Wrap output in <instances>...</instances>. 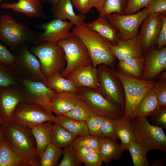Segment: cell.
Listing matches in <instances>:
<instances>
[{
  "mask_svg": "<svg viewBox=\"0 0 166 166\" xmlns=\"http://www.w3.org/2000/svg\"><path fill=\"white\" fill-rule=\"evenodd\" d=\"M5 137L13 151L28 166H39L36 144L31 129L12 120L1 126Z\"/></svg>",
  "mask_w": 166,
  "mask_h": 166,
  "instance_id": "obj_1",
  "label": "cell"
},
{
  "mask_svg": "<svg viewBox=\"0 0 166 166\" xmlns=\"http://www.w3.org/2000/svg\"><path fill=\"white\" fill-rule=\"evenodd\" d=\"M71 32L84 44L94 67L104 64L111 68L115 67L117 58L111 51L110 42L97 32L88 28L85 23L73 27Z\"/></svg>",
  "mask_w": 166,
  "mask_h": 166,
  "instance_id": "obj_2",
  "label": "cell"
},
{
  "mask_svg": "<svg viewBox=\"0 0 166 166\" xmlns=\"http://www.w3.org/2000/svg\"><path fill=\"white\" fill-rule=\"evenodd\" d=\"M123 86L125 95V107L123 116L130 120L136 116L138 105L141 100L152 88L154 80L146 81L130 77L118 68H112Z\"/></svg>",
  "mask_w": 166,
  "mask_h": 166,
  "instance_id": "obj_3",
  "label": "cell"
},
{
  "mask_svg": "<svg viewBox=\"0 0 166 166\" xmlns=\"http://www.w3.org/2000/svg\"><path fill=\"white\" fill-rule=\"evenodd\" d=\"M38 34L26 24L18 23L12 16H0V42L14 51L25 44L34 43Z\"/></svg>",
  "mask_w": 166,
  "mask_h": 166,
  "instance_id": "obj_4",
  "label": "cell"
},
{
  "mask_svg": "<svg viewBox=\"0 0 166 166\" xmlns=\"http://www.w3.org/2000/svg\"><path fill=\"white\" fill-rule=\"evenodd\" d=\"M131 121L136 141L145 150L166 152V136L161 128L151 124L146 117H136Z\"/></svg>",
  "mask_w": 166,
  "mask_h": 166,
  "instance_id": "obj_5",
  "label": "cell"
},
{
  "mask_svg": "<svg viewBox=\"0 0 166 166\" xmlns=\"http://www.w3.org/2000/svg\"><path fill=\"white\" fill-rule=\"evenodd\" d=\"M30 50L39 60L45 76L48 77L65 69L66 61L62 47L57 43L44 42L36 44Z\"/></svg>",
  "mask_w": 166,
  "mask_h": 166,
  "instance_id": "obj_6",
  "label": "cell"
},
{
  "mask_svg": "<svg viewBox=\"0 0 166 166\" xmlns=\"http://www.w3.org/2000/svg\"><path fill=\"white\" fill-rule=\"evenodd\" d=\"M98 91L106 98L121 108L124 112L125 95L123 86L112 68L104 64L97 67Z\"/></svg>",
  "mask_w": 166,
  "mask_h": 166,
  "instance_id": "obj_7",
  "label": "cell"
},
{
  "mask_svg": "<svg viewBox=\"0 0 166 166\" xmlns=\"http://www.w3.org/2000/svg\"><path fill=\"white\" fill-rule=\"evenodd\" d=\"M63 48L65 54L66 66L60 73L65 78L76 68L82 65L92 63L90 57L84 43L73 34L57 43Z\"/></svg>",
  "mask_w": 166,
  "mask_h": 166,
  "instance_id": "obj_8",
  "label": "cell"
},
{
  "mask_svg": "<svg viewBox=\"0 0 166 166\" xmlns=\"http://www.w3.org/2000/svg\"><path fill=\"white\" fill-rule=\"evenodd\" d=\"M29 44L23 45L14 51V68L23 78L33 81H42L46 77L42 72L38 58L29 49Z\"/></svg>",
  "mask_w": 166,
  "mask_h": 166,
  "instance_id": "obj_9",
  "label": "cell"
},
{
  "mask_svg": "<svg viewBox=\"0 0 166 166\" xmlns=\"http://www.w3.org/2000/svg\"><path fill=\"white\" fill-rule=\"evenodd\" d=\"M77 93L78 98L86 101L94 113L101 117L117 120L124 115V112L120 107L106 98L98 91L81 87Z\"/></svg>",
  "mask_w": 166,
  "mask_h": 166,
  "instance_id": "obj_10",
  "label": "cell"
},
{
  "mask_svg": "<svg viewBox=\"0 0 166 166\" xmlns=\"http://www.w3.org/2000/svg\"><path fill=\"white\" fill-rule=\"evenodd\" d=\"M149 13V8L146 7L136 13L129 14L113 13L106 16L110 23L117 29L118 38L125 40L138 34L142 22Z\"/></svg>",
  "mask_w": 166,
  "mask_h": 166,
  "instance_id": "obj_11",
  "label": "cell"
},
{
  "mask_svg": "<svg viewBox=\"0 0 166 166\" xmlns=\"http://www.w3.org/2000/svg\"><path fill=\"white\" fill-rule=\"evenodd\" d=\"M53 117L39 104L24 101L16 107L11 120L21 125L32 129L42 123L52 122Z\"/></svg>",
  "mask_w": 166,
  "mask_h": 166,
  "instance_id": "obj_12",
  "label": "cell"
},
{
  "mask_svg": "<svg viewBox=\"0 0 166 166\" xmlns=\"http://www.w3.org/2000/svg\"><path fill=\"white\" fill-rule=\"evenodd\" d=\"M25 101L36 103L42 106L51 117L52 114L51 103L56 93L41 81H33L22 78L20 86Z\"/></svg>",
  "mask_w": 166,
  "mask_h": 166,
  "instance_id": "obj_13",
  "label": "cell"
},
{
  "mask_svg": "<svg viewBox=\"0 0 166 166\" xmlns=\"http://www.w3.org/2000/svg\"><path fill=\"white\" fill-rule=\"evenodd\" d=\"M73 25L71 22L56 18L41 24L39 26L44 31L38 34L34 43L35 44L44 42L57 43L73 34L70 30Z\"/></svg>",
  "mask_w": 166,
  "mask_h": 166,
  "instance_id": "obj_14",
  "label": "cell"
},
{
  "mask_svg": "<svg viewBox=\"0 0 166 166\" xmlns=\"http://www.w3.org/2000/svg\"><path fill=\"white\" fill-rule=\"evenodd\" d=\"M162 23L160 14L151 13L142 22L139 34L141 38L143 53H146L156 45Z\"/></svg>",
  "mask_w": 166,
  "mask_h": 166,
  "instance_id": "obj_15",
  "label": "cell"
},
{
  "mask_svg": "<svg viewBox=\"0 0 166 166\" xmlns=\"http://www.w3.org/2000/svg\"><path fill=\"white\" fill-rule=\"evenodd\" d=\"M25 100L24 97L18 87H0V117L4 123L11 120L16 107Z\"/></svg>",
  "mask_w": 166,
  "mask_h": 166,
  "instance_id": "obj_16",
  "label": "cell"
},
{
  "mask_svg": "<svg viewBox=\"0 0 166 166\" xmlns=\"http://www.w3.org/2000/svg\"><path fill=\"white\" fill-rule=\"evenodd\" d=\"M144 66L141 79L154 80L166 69V46L157 50L151 49L144 56Z\"/></svg>",
  "mask_w": 166,
  "mask_h": 166,
  "instance_id": "obj_17",
  "label": "cell"
},
{
  "mask_svg": "<svg viewBox=\"0 0 166 166\" xmlns=\"http://www.w3.org/2000/svg\"><path fill=\"white\" fill-rule=\"evenodd\" d=\"M109 47L113 54L119 61L133 57L144 56L141 38L139 34L127 40L119 39L116 45L111 43Z\"/></svg>",
  "mask_w": 166,
  "mask_h": 166,
  "instance_id": "obj_18",
  "label": "cell"
},
{
  "mask_svg": "<svg viewBox=\"0 0 166 166\" xmlns=\"http://www.w3.org/2000/svg\"><path fill=\"white\" fill-rule=\"evenodd\" d=\"M65 78L72 81L79 87L90 88L98 91L99 84L97 68L92 63L76 68Z\"/></svg>",
  "mask_w": 166,
  "mask_h": 166,
  "instance_id": "obj_19",
  "label": "cell"
},
{
  "mask_svg": "<svg viewBox=\"0 0 166 166\" xmlns=\"http://www.w3.org/2000/svg\"><path fill=\"white\" fill-rule=\"evenodd\" d=\"M40 0H18L14 3H4L1 6L4 9H10L22 13L30 18H46Z\"/></svg>",
  "mask_w": 166,
  "mask_h": 166,
  "instance_id": "obj_20",
  "label": "cell"
},
{
  "mask_svg": "<svg viewBox=\"0 0 166 166\" xmlns=\"http://www.w3.org/2000/svg\"><path fill=\"white\" fill-rule=\"evenodd\" d=\"M73 7L71 0H59L51 10L55 18L63 21L69 19L75 26L84 23L85 16L81 13L76 14Z\"/></svg>",
  "mask_w": 166,
  "mask_h": 166,
  "instance_id": "obj_21",
  "label": "cell"
},
{
  "mask_svg": "<svg viewBox=\"0 0 166 166\" xmlns=\"http://www.w3.org/2000/svg\"><path fill=\"white\" fill-rule=\"evenodd\" d=\"M85 25L88 28L97 32L113 45H116L119 39L117 29L110 23L106 16L99 15L95 20L85 23Z\"/></svg>",
  "mask_w": 166,
  "mask_h": 166,
  "instance_id": "obj_22",
  "label": "cell"
},
{
  "mask_svg": "<svg viewBox=\"0 0 166 166\" xmlns=\"http://www.w3.org/2000/svg\"><path fill=\"white\" fill-rule=\"evenodd\" d=\"M78 98L76 93H56L53 97L51 103L52 112L57 116H63L73 108Z\"/></svg>",
  "mask_w": 166,
  "mask_h": 166,
  "instance_id": "obj_23",
  "label": "cell"
},
{
  "mask_svg": "<svg viewBox=\"0 0 166 166\" xmlns=\"http://www.w3.org/2000/svg\"><path fill=\"white\" fill-rule=\"evenodd\" d=\"M52 122H44L31 129L36 142L37 155L40 159L47 147L51 142L53 125Z\"/></svg>",
  "mask_w": 166,
  "mask_h": 166,
  "instance_id": "obj_24",
  "label": "cell"
},
{
  "mask_svg": "<svg viewBox=\"0 0 166 166\" xmlns=\"http://www.w3.org/2000/svg\"><path fill=\"white\" fill-rule=\"evenodd\" d=\"M41 82L57 93L65 92L77 93L80 89L72 81L62 77L59 72L53 74Z\"/></svg>",
  "mask_w": 166,
  "mask_h": 166,
  "instance_id": "obj_25",
  "label": "cell"
},
{
  "mask_svg": "<svg viewBox=\"0 0 166 166\" xmlns=\"http://www.w3.org/2000/svg\"><path fill=\"white\" fill-rule=\"evenodd\" d=\"M116 136L120 140L122 150H127L128 147L136 142L133 132L131 120L123 116L117 120Z\"/></svg>",
  "mask_w": 166,
  "mask_h": 166,
  "instance_id": "obj_26",
  "label": "cell"
},
{
  "mask_svg": "<svg viewBox=\"0 0 166 166\" xmlns=\"http://www.w3.org/2000/svg\"><path fill=\"white\" fill-rule=\"evenodd\" d=\"M123 151L121 144L117 143L115 138H103L99 152L103 162L106 165L113 160L120 159Z\"/></svg>",
  "mask_w": 166,
  "mask_h": 166,
  "instance_id": "obj_27",
  "label": "cell"
},
{
  "mask_svg": "<svg viewBox=\"0 0 166 166\" xmlns=\"http://www.w3.org/2000/svg\"><path fill=\"white\" fill-rule=\"evenodd\" d=\"M52 122L57 124L65 129L77 136L89 135L85 121L74 120L63 116H54Z\"/></svg>",
  "mask_w": 166,
  "mask_h": 166,
  "instance_id": "obj_28",
  "label": "cell"
},
{
  "mask_svg": "<svg viewBox=\"0 0 166 166\" xmlns=\"http://www.w3.org/2000/svg\"><path fill=\"white\" fill-rule=\"evenodd\" d=\"M117 66L119 69L128 75L140 79L144 68V57H133L119 61Z\"/></svg>",
  "mask_w": 166,
  "mask_h": 166,
  "instance_id": "obj_29",
  "label": "cell"
},
{
  "mask_svg": "<svg viewBox=\"0 0 166 166\" xmlns=\"http://www.w3.org/2000/svg\"><path fill=\"white\" fill-rule=\"evenodd\" d=\"M160 106L156 94L151 89L139 103L136 117H146L150 116Z\"/></svg>",
  "mask_w": 166,
  "mask_h": 166,
  "instance_id": "obj_30",
  "label": "cell"
},
{
  "mask_svg": "<svg viewBox=\"0 0 166 166\" xmlns=\"http://www.w3.org/2000/svg\"><path fill=\"white\" fill-rule=\"evenodd\" d=\"M0 166H28L11 149L5 136L0 144Z\"/></svg>",
  "mask_w": 166,
  "mask_h": 166,
  "instance_id": "obj_31",
  "label": "cell"
},
{
  "mask_svg": "<svg viewBox=\"0 0 166 166\" xmlns=\"http://www.w3.org/2000/svg\"><path fill=\"white\" fill-rule=\"evenodd\" d=\"M76 137L59 124L55 123L53 125L51 141L56 147L61 148L71 145Z\"/></svg>",
  "mask_w": 166,
  "mask_h": 166,
  "instance_id": "obj_32",
  "label": "cell"
},
{
  "mask_svg": "<svg viewBox=\"0 0 166 166\" xmlns=\"http://www.w3.org/2000/svg\"><path fill=\"white\" fill-rule=\"evenodd\" d=\"M94 112L85 101L78 98L73 108L63 116L71 119L86 121Z\"/></svg>",
  "mask_w": 166,
  "mask_h": 166,
  "instance_id": "obj_33",
  "label": "cell"
},
{
  "mask_svg": "<svg viewBox=\"0 0 166 166\" xmlns=\"http://www.w3.org/2000/svg\"><path fill=\"white\" fill-rule=\"evenodd\" d=\"M62 151L61 148L56 147L51 142L47 147L40 158V166L56 165L62 154Z\"/></svg>",
  "mask_w": 166,
  "mask_h": 166,
  "instance_id": "obj_34",
  "label": "cell"
},
{
  "mask_svg": "<svg viewBox=\"0 0 166 166\" xmlns=\"http://www.w3.org/2000/svg\"><path fill=\"white\" fill-rule=\"evenodd\" d=\"M22 78L14 70L0 65V87L15 86L20 88Z\"/></svg>",
  "mask_w": 166,
  "mask_h": 166,
  "instance_id": "obj_35",
  "label": "cell"
},
{
  "mask_svg": "<svg viewBox=\"0 0 166 166\" xmlns=\"http://www.w3.org/2000/svg\"><path fill=\"white\" fill-rule=\"evenodd\" d=\"M127 150L129 151L134 166L150 165L146 157L148 152L136 141L130 145Z\"/></svg>",
  "mask_w": 166,
  "mask_h": 166,
  "instance_id": "obj_36",
  "label": "cell"
},
{
  "mask_svg": "<svg viewBox=\"0 0 166 166\" xmlns=\"http://www.w3.org/2000/svg\"><path fill=\"white\" fill-rule=\"evenodd\" d=\"M128 1V0H106L100 15L106 16L113 13L124 14Z\"/></svg>",
  "mask_w": 166,
  "mask_h": 166,
  "instance_id": "obj_37",
  "label": "cell"
},
{
  "mask_svg": "<svg viewBox=\"0 0 166 166\" xmlns=\"http://www.w3.org/2000/svg\"><path fill=\"white\" fill-rule=\"evenodd\" d=\"M103 138L90 134L76 138L71 145L73 148L80 145H87L99 152Z\"/></svg>",
  "mask_w": 166,
  "mask_h": 166,
  "instance_id": "obj_38",
  "label": "cell"
},
{
  "mask_svg": "<svg viewBox=\"0 0 166 166\" xmlns=\"http://www.w3.org/2000/svg\"><path fill=\"white\" fill-rule=\"evenodd\" d=\"M63 157L58 166H79L82 163L71 145L64 148Z\"/></svg>",
  "mask_w": 166,
  "mask_h": 166,
  "instance_id": "obj_39",
  "label": "cell"
},
{
  "mask_svg": "<svg viewBox=\"0 0 166 166\" xmlns=\"http://www.w3.org/2000/svg\"><path fill=\"white\" fill-rule=\"evenodd\" d=\"M104 117L94 113L85 121L89 134L105 138L101 131V125Z\"/></svg>",
  "mask_w": 166,
  "mask_h": 166,
  "instance_id": "obj_40",
  "label": "cell"
},
{
  "mask_svg": "<svg viewBox=\"0 0 166 166\" xmlns=\"http://www.w3.org/2000/svg\"><path fill=\"white\" fill-rule=\"evenodd\" d=\"M117 126V120L104 117L101 128L104 137L115 139Z\"/></svg>",
  "mask_w": 166,
  "mask_h": 166,
  "instance_id": "obj_41",
  "label": "cell"
},
{
  "mask_svg": "<svg viewBox=\"0 0 166 166\" xmlns=\"http://www.w3.org/2000/svg\"><path fill=\"white\" fill-rule=\"evenodd\" d=\"M150 120L152 124L166 129V107L160 106L150 115Z\"/></svg>",
  "mask_w": 166,
  "mask_h": 166,
  "instance_id": "obj_42",
  "label": "cell"
},
{
  "mask_svg": "<svg viewBox=\"0 0 166 166\" xmlns=\"http://www.w3.org/2000/svg\"><path fill=\"white\" fill-rule=\"evenodd\" d=\"M15 61L14 54L0 42V65L14 70V66Z\"/></svg>",
  "mask_w": 166,
  "mask_h": 166,
  "instance_id": "obj_43",
  "label": "cell"
},
{
  "mask_svg": "<svg viewBox=\"0 0 166 166\" xmlns=\"http://www.w3.org/2000/svg\"><path fill=\"white\" fill-rule=\"evenodd\" d=\"M151 89L156 94L160 105L166 107V79L156 81Z\"/></svg>",
  "mask_w": 166,
  "mask_h": 166,
  "instance_id": "obj_44",
  "label": "cell"
},
{
  "mask_svg": "<svg viewBox=\"0 0 166 166\" xmlns=\"http://www.w3.org/2000/svg\"><path fill=\"white\" fill-rule=\"evenodd\" d=\"M151 0H128L124 14L134 13L143 8L148 7Z\"/></svg>",
  "mask_w": 166,
  "mask_h": 166,
  "instance_id": "obj_45",
  "label": "cell"
},
{
  "mask_svg": "<svg viewBox=\"0 0 166 166\" xmlns=\"http://www.w3.org/2000/svg\"><path fill=\"white\" fill-rule=\"evenodd\" d=\"M148 7L150 13L166 15V0H151Z\"/></svg>",
  "mask_w": 166,
  "mask_h": 166,
  "instance_id": "obj_46",
  "label": "cell"
},
{
  "mask_svg": "<svg viewBox=\"0 0 166 166\" xmlns=\"http://www.w3.org/2000/svg\"><path fill=\"white\" fill-rule=\"evenodd\" d=\"M162 20L161 27L157 40L156 49H160L165 46L166 44V15L160 14Z\"/></svg>",
  "mask_w": 166,
  "mask_h": 166,
  "instance_id": "obj_47",
  "label": "cell"
},
{
  "mask_svg": "<svg viewBox=\"0 0 166 166\" xmlns=\"http://www.w3.org/2000/svg\"><path fill=\"white\" fill-rule=\"evenodd\" d=\"M81 162L86 166H100L103 163L100 153L97 152L86 156Z\"/></svg>",
  "mask_w": 166,
  "mask_h": 166,
  "instance_id": "obj_48",
  "label": "cell"
},
{
  "mask_svg": "<svg viewBox=\"0 0 166 166\" xmlns=\"http://www.w3.org/2000/svg\"><path fill=\"white\" fill-rule=\"evenodd\" d=\"M72 5L80 13L85 14L92 8L90 6V0H71Z\"/></svg>",
  "mask_w": 166,
  "mask_h": 166,
  "instance_id": "obj_49",
  "label": "cell"
},
{
  "mask_svg": "<svg viewBox=\"0 0 166 166\" xmlns=\"http://www.w3.org/2000/svg\"><path fill=\"white\" fill-rule=\"evenodd\" d=\"M73 148L81 163L82 160L86 156L93 152H98L92 148L87 145H80Z\"/></svg>",
  "mask_w": 166,
  "mask_h": 166,
  "instance_id": "obj_50",
  "label": "cell"
},
{
  "mask_svg": "<svg viewBox=\"0 0 166 166\" xmlns=\"http://www.w3.org/2000/svg\"><path fill=\"white\" fill-rule=\"evenodd\" d=\"M106 0H90V6L92 8H95L99 13L101 10Z\"/></svg>",
  "mask_w": 166,
  "mask_h": 166,
  "instance_id": "obj_51",
  "label": "cell"
},
{
  "mask_svg": "<svg viewBox=\"0 0 166 166\" xmlns=\"http://www.w3.org/2000/svg\"><path fill=\"white\" fill-rule=\"evenodd\" d=\"M59 0H46V2L50 4L52 6L55 5Z\"/></svg>",
  "mask_w": 166,
  "mask_h": 166,
  "instance_id": "obj_52",
  "label": "cell"
},
{
  "mask_svg": "<svg viewBox=\"0 0 166 166\" xmlns=\"http://www.w3.org/2000/svg\"><path fill=\"white\" fill-rule=\"evenodd\" d=\"M4 136V135L3 130L1 126H0V144Z\"/></svg>",
  "mask_w": 166,
  "mask_h": 166,
  "instance_id": "obj_53",
  "label": "cell"
},
{
  "mask_svg": "<svg viewBox=\"0 0 166 166\" xmlns=\"http://www.w3.org/2000/svg\"><path fill=\"white\" fill-rule=\"evenodd\" d=\"M4 124V122L0 117V126H1L2 124Z\"/></svg>",
  "mask_w": 166,
  "mask_h": 166,
  "instance_id": "obj_54",
  "label": "cell"
},
{
  "mask_svg": "<svg viewBox=\"0 0 166 166\" xmlns=\"http://www.w3.org/2000/svg\"><path fill=\"white\" fill-rule=\"evenodd\" d=\"M42 2H46V0H40Z\"/></svg>",
  "mask_w": 166,
  "mask_h": 166,
  "instance_id": "obj_55",
  "label": "cell"
},
{
  "mask_svg": "<svg viewBox=\"0 0 166 166\" xmlns=\"http://www.w3.org/2000/svg\"><path fill=\"white\" fill-rule=\"evenodd\" d=\"M1 0H0V1H1Z\"/></svg>",
  "mask_w": 166,
  "mask_h": 166,
  "instance_id": "obj_56",
  "label": "cell"
}]
</instances>
